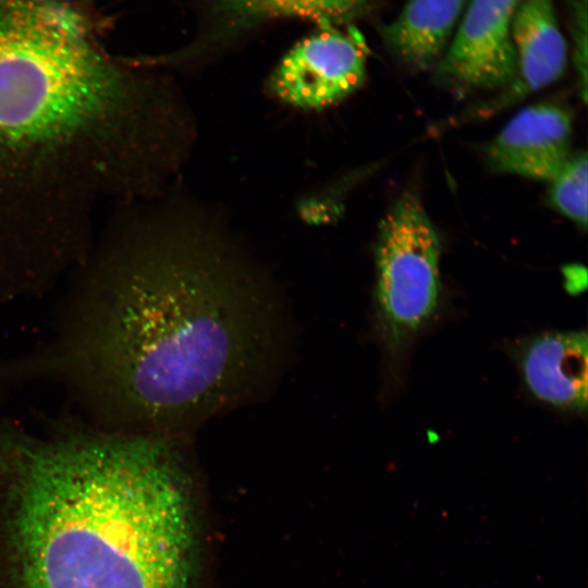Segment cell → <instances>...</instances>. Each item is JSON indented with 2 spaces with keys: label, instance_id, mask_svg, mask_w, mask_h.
Masks as SVG:
<instances>
[{
  "label": "cell",
  "instance_id": "2",
  "mask_svg": "<svg viewBox=\"0 0 588 588\" xmlns=\"http://www.w3.org/2000/svg\"><path fill=\"white\" fill-rule=\"evenodd\" d=\"M164 434L0 418V497L16 588H189L188 486Z\"/></svg>",
  "mask_w": 588,
  "mask_h": 588
},
{
  "label": "cell",
  "instance_id": "8",
  "mask_svg": "<svg viewBox=\"0 0 588 588\" xmlns=\"http://www.w3.org/2000/svg\"><path fill=\"white\" fill-rule=\"evenodd\" d=\"M515 76L503 100H517L558 81L567 63V44L553 0H522L511 28Z\"/></svg>",
  "mask_w": 588,
  "mask_h": 588
},
{
  "label": "cell",
  "instance_id": "5",
  "mask_svg": "<svg viewBox=\"0 0 588 588\" xmlns=\"http://www.w3.org/2000/svg\"><path fill=\"white\" fill-rule=\"evenodd\" d=\"M367 52L365 39L354 26H320L279 62L269 77L268 90L295 108L331 107L364 83Z\"/></svg>",
  "mask_w": 588,
  "mask_h": 588
},
{
  "label": "cell",
  "instance_id": "7",
  "mask_svg": "<svg viewBox=\"0 0 588 588\" xmlns=\"http://www.w3.org/2000/svg\"><path fill=\"white\" fill-rule=\"evenodd\" d=\"M572 118L554 103L517 112L486 148L490 168L501 173L550 182L569 159Z\"/></svg>",
  "mask_w": 588,
  "mask_h": 588
},
{
  "label": "cell",
  "instance_id": "14",
  "mask_svg": "<svg viewBox=\"0 0 588 588\" xmlns=\"http://www.w3.org/2000/svg\"><path fill=\"white\" fill-rule=\"evenodd\" d=\"M581 269V267L571 266L568 267V272H564L566 277V283L571 285V291H579L581 289L580 284H583V286L586 285V271L580 273Z\"/></svg>",
  "mask_w": 588,
  "mask_h": 588
},
{
  "label": "cell",
  "instance_id": "11",
  "mask_svg": "<svg viewBox=\"0 0 588 588\" xmlns=\"http://www.w3.org/2000/svg\"><path fill=\"white\" fill-rule=\"evenodd\" d=\"M372 0H210L221 35L268 20L301 17L319 26H339L366 12Z\"/></svg>",
  "mask_w": 588,
  "mask_h": 588
},
{
  "label": "cell",
  "instance_id": "1",
  "mask_svg": "<svg viewBox=\"0 0 588 588\" xmlns=\"http://www.w3.org/2000/svg\"><path fill=\"white\" fill-rule=\"evenodd\" d=\"M246 266L192 222L108 241L72 273L48 341L0 360V380L57 384L102 431L164 434L206 418L274 347L275 308Z\"/></svg>",
  "mask_w": 588,
  "mask_h": 588
},
{
  "label": "cell",
  "instance_id": "12",
  "mask_svg": "<svg viewBox=\"0 0 588 588\" xmlns=\"http://www.w3.org/2000/svg\"><path fill=\"white\" fill-rule=\"evenodd\" d=\"M587 173L586 152L571 156L550 181L551 205L579 226H587Z\"/></svg>",
  "mask_w": 588,
  "mask_h": 588
},
{
  "label": "cell",
  "instance_id": "10",
  "mask_svg": "<svg viewBox=\"0 0 588 588\" xmlns=\"http://www.w3.org/2000/svg\"><path fill=\"white\" fill-rule=\"evenodd\" d=\"M467 0H407L380 33L407 66L425 71L437 65L449 47Z\"/></svg>",
  "mask_w": 588,
  "mask_h": 588
},
{
  "label": "cell",
  "instance_id": "9",
  "mask_svg": "<svg viewBox=\"0 0 588 588\" xmlns=\"http://www.w3.org/2000/svg\"><path fill=\"white\" fill-rule=\"evenodd\" d=\"M588 341L585 331L552 332L534 339L522 356L530 392L542 402L568 411L587 407Z\"/></svg>",
  "mask_w": 588,
  "mask_h": 588
},
{
  "label": "cell",
  "instance_id": "4",
  "mask_svg": "<svg viewBox=\"0 0 588 588\" xmlns=\"http://www.w3.org/2000/svg\"><path fill=\"white\" fill-rule=\"evenodd\" d=\"M440 240L419 198L409 192L389 208L376 245L377 294L393 340L416 331L439 295Z\"/></svg>",
  "mask_w": 588,
  "mask_h": 588
},
{
  "label": "cell",
  "instance_id": "3",
  "mask_svg": "<svg viewBox=\"0 0 588 588\" xmlns=\"http://www.w3.org/2000/svg\"><path fill=\"white\" fill-rule=\"evenodd\" d=\"M130 72L30 26H0V271L62 260L124 198L149 143Z\"/></svg>",
  "mask_w": 588,
  "mask_h": 588
},
{
  "label": "cell",
  "instance_id": "13",
  "mask_svg": "<svg viewBox=\"0 0 588 588\" xmlns=\"http://www.w3.org/2000/svg\"><path fill=\"white\" fill-rule=\"evenodd\" d=\"M571 32L574 64L586 95L587 78V0H573L571 9Z\"/></svg>",
  "mask_w": 588,
  "mask_h": 588
},
{
  "label": "cell",
  "instance_id": "6",
  "mask_svg": "<svg viewBox=\"0 0 588 588\" xmlns=\"http://www.w3.org/2000/svg\"><path fill=\"white\" fill-rule=\"evenodd\" d=\"M522 0H469L457 30L439 61L438 74L473 89L509 86L516 63L511 28Z\"/></svg>",
  "mask_w": 588,
  "mask_h": 588
}]
</instances>
